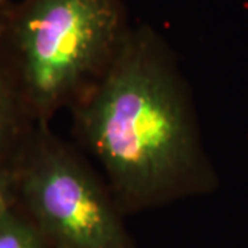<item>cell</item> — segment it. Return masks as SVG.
<instances>
[{
	"mask_svg": "<svg viewBox=\"0 0 248 248\" xmlns=\"http://www.w3.org/2000/svg\"><path fill=\"white\" fill-rule=\"evenodd\" d=\"M69 109L73 134L124 214L218 190L190 86L156 28H130L107 71Z\"/></svg>",
	"mask_w": 248,
	"mask_h": 248,
	"instance_id": "6da1fadb",
	"label": "cell"
},
{
	"mask_svg": "<svg viewBox=\"0 0 248 248\" xmlns=\"http://www.w3.org/2000/svg\"><path fill=\"white\" fill-rule=\"evenodd\" d=\"M133 24L123 0H14L0 60L37 124H50L107 71Z\"/></svg>",
	"mask_w": 248,
	"mask_h": 248,
	"instance_id": "7a4b0ae2",
	"label": "cell"
},
{
	"mask_svg": "<svg viewBox=\"0 0 248 248\" xmlns=\"http://www.w3.org/2000/svg\"><path fill=\"white\" fill-rule=\"evenodd\" d=\"M17 204L14 160L0 161V218Z\"/></svg>",
	"mask_w": 248,
	"mask_h": 248,
	"instance_id": "8992f818",
	"label": "cell"
},
{
	"mask_svg": "<svg viewBox=\"0 0 248 248\" xmlns=\"http://www.w3.org/2000/svg\"><path fill=\"white\" fill-rule=\"evenodd\" d=\"M17 207L50 248H135L124 213L87 157L37 124L14 157Z\"/></svg>",
	"mask_w": 248,
	"mask_h": 248,
	"instance_id": "3957f363",
	"label": "cell"
},
{
	"mask_svg": "<svg viewBox=\"0 0 248 248\" xmlns=\"http://www.w3.org/2000/svg\"><path fill=\"white\" fill-rule=\"evenodd\" d=\"M0 248H50L35 223L17 207L0 218Z\"/></svg>",
	"mask_w": 248,
	"mask_h": 248,
	"instance_id": "5b68a950",
	"label": "cell"
},
{
	"mask_svg": "<svg viewBox=\"0 0 248 248\" xmlns=\"http://www.w3.org/2000/svg\"><path fill=\"white\" fill-rule=\"evenodd\" d=\"M37 123L0 60V161L14 160Z\"/></svg>",
	"mask_w": 248,
	"mask_h": 248,
	"instance_id": "277c9868",
	"label": "cell"
},
{
	"mask_svg": "<svg viewBox=\"0 0 248 248\" xmlns=\"http://www.w3.org/2000/svg\"><path fill=\"white\" fill-rule=\"evenodd\" d=\"M13 1L14 0H0V17H1V14L7 10V7H9Z\"/></svg>",
	"mask_w": 248,
	"mask_h": 248,
	"instance_id": "52a82bcc",
	"label": "cell"
}]
</instances>
